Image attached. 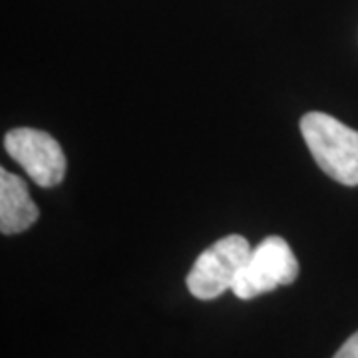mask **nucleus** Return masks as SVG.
I'll return each instance as SVG.
<instances>
[{
	"label": "nucleus",
	"instance_id": "obj_6",
	"mask_svg": "<svg viewBox=\"0 0 358 358\" xmlns=\"http://www.w3.org/2000/svg\"><path fill=\"white\" fill-rule=\"evenodd\" d=\"M333 358H358V333L352 334Z\"/></svg>",
	"mask_w": 358,
	"mask_h": 358
},
{
	"label": "nucleus",
	"instance_id": "obj_3",
	"mask_svg": "<svg viewBox=\"0 0 358 358\" xmlns=\"http://www.w3.org/2000/svg\"><path fill=\"white\" fill-rule=\"evenodd\" d=\"M296 277L299 261L289 243L282 237L271 235L251 249V255L233 285V293L241 301H249L277 287L291 285Z\"/></svg>",
	"mask_w": 358,
	"mask_h": 358
},
{
	"label": "nucleus",
	"instance_id": "obj_1",
	"mask_svg": "<svg viewBox=\"0 0 358 358\" xmlns=\"http://www.w3.org/2000/svg\"><path fill=\"white\" fill-rule=\"evenodd\" d=\"M301 134L319 167L343 185H358V131L322 112L301 120Z\"/></svg>",
	"mask_w": 358,
	"mask_h": 358
},
{
	"label": "nucleus",
	"instance_id": "obj_5",
	"mask_svg": "<svg viewBox=\"0 0 358 358\" xmlns=\"http://www.w3.org/2000/svg\"><path fill=\"white\" fill-rule=\"evenodd\" d=\"M38 217V207L30 199L24 179L0 169V231L4 235L22 233Z\"/></svg>",
	"mask_w": 358,
	"mask_h": 358
},
{
	"label": "nucleus",
	"instance_id": "obj_4",
	"mask_svg": "<svg viewBox=\"0 0 358 358\" xmlns=\"http://www.w3.org/2000/svg\"><path fill=\"white\" fill-rule=\"evenodd\" d=\"M4 150L42 187L58 185L66 173V155L50 134L32 128L10 129Z\"/></svg>",
	"mask_w": 358,
	"mask_h": 358
},
{
	"label": "nucleus",
	"instance_id": "obj_2",
	"mask_svg": "<svg viewBox=\"0 0 358 358\" xmlns=\"http://www.w3.org/2000/svg\"><path fill=\"white\" fill-rule=\"evenodd\" d=\"M251 255V245L241 235H227L207 247L187 275V289L201 301L217 299L233 291L241 268Z\"/></svg>",
	"mask_w": 358,
	"mask_h": 358
}]
</instances>
